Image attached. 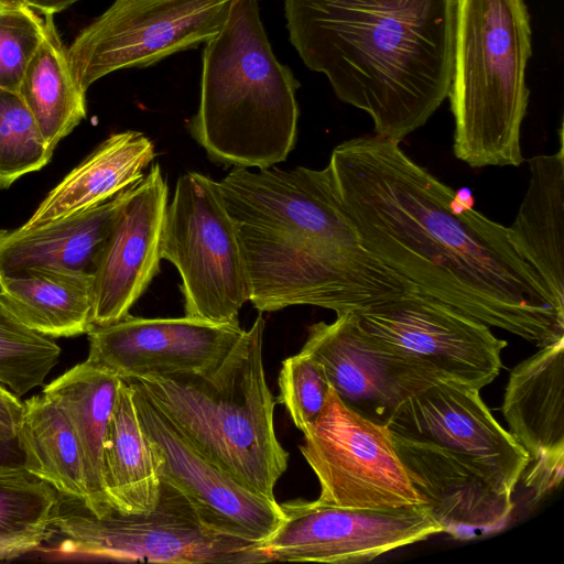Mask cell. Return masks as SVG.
<instances>
[{
    "instance_id": "1",
    "label": "cell",
    "mask_w": 564,
    "mask_h": 564,
    "mask_svg": "<svg viewBox=\"0 0 564 564\" xmlns=\"http://www.w3.org/2000/svg\"><path fill=\"white\" fill-rule=\"evenodd\" d=\"M361 245L419 292L540 347L564 338V313L511 239L473 209L454 214V189L399 142L358 137L327 165Z\"/></svg>"
},
{
    "instance_id": "2",
    "label": "cell",
    "mask_w": 564,
    "mask_h": 564,
    "mask_svg": "<svg viewBox=\"0 0 564 564\" xmlns=\"http://www.w3.org/2000/svg\"><path fill=\"white\" fill-rule=\"evenodd\" d=\"M217 185L260 313L312 305L338 314L420 293L361 245L327 166L234 167Z\"/></svg>"
},
{
    "instance_id": "3",
    "label": "cell",
    "mask_w": 564,
    "mask_h": 564,
    "mask_svg": "<svg viewBox=\"0 0 564 564\" xmlns=\"http://www.w3.org/2000/svg\"><path fill=\"white\" fill-rule=\"evenodd\" d=\"M456 0H285L289 39L335 95L401 142L447 98Z\"/></svg>"
},
{
    "instance_id": "4",
    "label": "cell",
    "mask_w": 564,
    "mask_h": 564,
    "mask_svg": "<svg viewBox=\"0 0 564 564\" xmlns=\"http://www.w3.org/2000/svg\"><path fill=\"white\" fill-rule=\"evenodd\" d=\"M202 62L199 105L187 128L209 160L259 170L285 161L296 141L300 84L273 53L259 0H231Z\"/></svg>"
},
{
    "instance_id": "5",
    "label": "cell",
    "mask_w": 564,
    "mask_h": 564,
    "mask_svg": "<svg viewBox=\"0 0 564 564\" xmlns=\"http://www.w3.org/2000/svg\"><path fill=\"white\" fill-rule=\"evenodd\" d=\"M261 313L224 360L204 373L127 380L204 458L243 487L274 499L289 453L274 427L263 367Z\"/></svg>"
},
{
    "instance_id": "6",
    "label": "cell",
    "mask_w": 564,
    "mask_h": 564,
    "mask_svg": "<svg viewBox=\"0 0 564 564\" xmlns=\"http://www.w3.org/2000/svg\"><path fill=\"white\" fill-rule=\"evenodd\" d=\"M530 14L523 0H456L447 97L454 154L471 167L519 166L530 90Z\"/></svg>"
},
{
    "instance_id": "7",
    "label": "cell",
    "mask_w": 564,
    "mask_h": 564,
    "mask_svg": "<svg viewBox=\"0 0 564 564\" xmlns=\"http://www.w3.org/2000/svg\"><path fill=\"white\" fill-rule=\"evenodd\" d=\"M62 496V495H61ZM56 545L40 549L52 557L150 563H267L261 544L206 525L177 488L161 479L160 499L149 513L111 510L102 517L82 501L62 496L53 520Z\"/></svg>"
},
{
    "instance_id": "8",
    "label": "cell",
    "mask_w": 564,
    "mask_h": 564,
    "mask_svg": "<svg viewBox=\"0 0 564 564\" xmlns=\"http://www.w3.org/2000/svg\"><path fill=\"white\" fill-rule=\"evenodd\" d=\"M161 257L181 275L185 316L239 325L250 299L249 276L217 181L198 172L178 177L166 208Z\"/></svg>"
},
{
    "instance_id": "9",
    "label": "cell",
    "mask_w": 564,
    "mask_h": 564,
    "mask_svg": "<svg viewBox=\"0 0 564 564\" xmlns=\"http://www.w3.org/2000/svg\"><path fill=\"white\" fill-rule=\"evenodd\" d=\"M231 0H115L67 48L73 76L87 91L101 77L148 67L215 36Z\"/></svg>"
},
{
    "instance_id": "10",
    "label": "cell",
    "mask_w": 564,
    "mask_h": 564,
    "mask_svg": "<svg viewBox=\"0 0 564 564\" xmlns=\"http://www.w3.org/2000/svg\"><path fill=\"white\" fill-rule=\"evenodd\" d=\"M319 482L318 500L356 509L422 503L388 424L350 409L330 386L324 408L299 446Z\"/></svg>"
},
{
    "instance_id": "11",
    "label": "cell",
    "mask_w": 564,
    "mask_h": 564,
    "mask_svg": "<svg viewBox=\"0 0 564 564\" xmlns=\"http://www.w3.org/2000/svg\"><path fill=\"white\" fill-rule=\"evenodd\" d=\"M280 507L281 525L261 543L270 562L366 563L442 533L422 503L356 509L294 499Z\"/></svg>"
},
{
    "instance_id": "12",
    "label": "cell",
    "mask_w": 564,
    "mask_h": 564,
    "mask_svg": "<svg viewBox=\"0 0 564 564\" xmlns=\"http://www.w3.org/2000/svg\"><path fill=\"white\" fill-rule=\"evenodd\" d=\"M324 368L350 409L388 424L398 405L438 378H451L421 359L365 332L352 311L308 327L301 349Z\"/></svg>"
},
{
    "instance_id": "13",
    "label": "cell",
    "mask_w": 564,
    "mask_h": 564,
    "mask_svg": "<svg viewBox=\"0 0 564 564\" xmlns=\"http://www.w3.org/2000/svg\"><path fill=\"white\" fill-rule=\"evenodd\" d=\"M352 312L368 334L478 390L502 367L505 339L488 325L421 293Z\"/></svg>"
},
{
    "instance_id": "14",
    "label": "cell",
    "mask_w": 564,
    "mask_h": 564,
    "mask_svg": "<svg viewBox=\"0 0 564 564\" xmlns=\"http://www.w3.org/2000/svg\"><path fill=\"white\" fill-rule=\"evenodd\" d=\"M479 391L454 378H438L405 398L388 425L392 433L468 457L500 492L512 495L529 455L495 419Z\"/></svg>"
},
{
    "instance_id": "15",
    "label": "cell",
    "mask_w": 564,
    "mask_h": 564,
    "mask_svg": "<svg viewBox=\"0 0 564 564\" xmlns=\"http://www.w3.org/2000/svg\"><path fill=\"white\" fill-rule=\"evenodd\" d=\"M132 389L160 478L183 492L202 521L213 530L259 544L270 538L283 521L276 499L249 490L209 463Z\"/></svg>"
},
{
    "instance_id": "16",
    "label": "cell",
    "mask_w": 564,
    "mask_h": 564,
    "mask_svg": "<svg viewBox=\"0 0 564 564\" xmlns=\"http://www.w3.org/2000/svg\"><path fill=\"white\" fill-rule=\"evenodd\" d=\"M240 325L194 317L145 318L130 314L93 326L87 361L121 379L204 373L217 367L243 333Z\"/></svg>"
},
{
    "instance_id": "17",
    "label": "cell",
    "mask_w": 564,
    "mask_h": 564,
    "mask_svg": "<svg viewBox=\"0 0 564 564\" xmlns=\"http://www.w3.org/2000/svg\"><path fill=\"white\" fill-rule=\"evenodd\" d=\"M167 197L158 163L128 188L94 271V326L128 315L158 274Z\"/></svg>"
},
{
    "instance_id": "18",
    "label": "cell",
    "mask_w": 564,
    "mask_h": 564,
    "mask_svg": "<svg viewBox=\"0 0 564 564\" xmlns=\"http://www.w3.org/2000/svg\"><path fill=\"white\" fill-rule=\"evenodd\" d=\"M391 434L412 487L442 532L473 540L506 527L512 495L500 492L479 465L433 442Z\"/></svg>"
},
{
    "instance_id": "19",
    "label": "cell",
    "mask_w": 564,
    "mask_h": 564,
    "mask_svg": "<svg viewBox=\"0 0 564 564\" xmlns=\"http://www.w3.org/2000/svg\"><path fill=\"white\" fill-rule=\"evenodd\" d=\"M501 410L509 433L529 455L521 478L539 499L564 476V338L511 370Z\"/></svg>"
},
{
    "instance_id": "20",
    "label": "cell",
    "mask_w": 564,
    "mask_h": 564,
    "mask_svg": "<svg viewBox=\"0 0 564 564\" xmlns=\"http://www.w3.org/2000/svg\"><path fill=\"white\" fill-rule=\"evenodd\" d=\"M155 155L154 143L142 132L109 135L50 191L22 227L45 225L109 200L140 182Z\"/></svg>"
},
{
    "instance_id": "21",
    "label": "cell",
    "mask_w": 564,
    "mask_h": 564,
    "mask_svg": "<svg viewBox=\"0 0 564 564\" xmlns=\"http://www.w3.org/2000/svg\"><path fill=\"white\" fill-rule=\"evenodd\" d=\"M529 163L530 180L513 224L511 239L539 273L558 310L564 313V145Z\"/></svg>"
},
{
    "instance_id": "22",
    "label": "cell",
    "mask_w": 564,
    "mask_h": 564,
    "mask_svg": "<svg viewBox=\"0 0 564 564\" xmlns=\"http://www.w3.org/2000/svg\"><path fill=\"white\" fill-rule=\"evenodd\" d=\"M127 191L98 206L45 225L0 229V274L37 267L94 274Z\"/></svg>"
},
{
    "instance_id": "23",
    "label": "cell",
    "mask_w": 564,
    "mask_h": 564,
    "mask_svg": "<svg viewBox=\"0 0 564 564\" xmlns=\"http://www.w3.org/2000/svg\"><path fill=\"white\" fill-rule=\"evenodd\" d=\"M0 293L31 329L51 338L87 334L94 326V274L28 268L0 274Z\"/></svg>"
},
{
    "instance_id": "24",
    "label": "cell",
    "mask_w": 564,
    "mask_h": 564,
    "mask_svg": "<svg viewBox=\"0 0 564 564\" xmlns=\"http://www.w3.org/2000/svg\"><path fill=\"white\" fill-rule=\"evenodd\" d=\"M121 378L87 360L51 383L43 393L66 413L82 447L88 501L85 507L102 517L112 510L104 484L102 454Z\"/></svg>"
},
{
    "instance_id": "25",
    "label": "cell",
    "mask_w": 564,
    "mask_h": 564,
    "mask_svg": "<svg viewBox=\"0 0 564 564\" xmlns=\"http://www.w3.org/2000/svg\"><path fill=\"white\" fill-rule=\"evenodd\" d=\"M105 490L113 510L149 513L160 499L161 478L152 444L140 422L133 389L122 379L102 454Z\"/></svg>"
},
{
    "instance_id": "26",
    "label": "cell",
    "mask_w": 564,
    "mask_h": 564,
    "mask_svg": "<svg viewBox=\"0 0 564 564\" xmlns=\"http://www.w3.org/2000/svg\"><path fill=\"white\" fill-rule=\"evenodd\" d=\"M24 469L85 506L88 492L80 444L64 410L43 392L24 401L17 432Z\"/></svg>"
},
{
    "instance_id": "27",
    "label": "cell",
    "mask_w": 564,
    "mask_h": 564,
    "mask_svg": "<svg viewBox=\"0 0 564 564\" xmlns=\"http://www.w3.org/2000/svg\"><path fill=\"white\" fill-rule=\"evenodd\" d=\"M44 37L24 73L19 94L45 142L54 148L86 118V91L76 83L54 14H43Z\"/></svg>"
},
{
    "instance_id": "28",
    "label": "cell",
    "mask_w": 564,
    "mask_h": 564,
    "mask_svg": "<svg viewBox=\"0 0 564 564\" xmlns=\"http://www.w3.org/2000/svg\"><path fill=\"white\" fill-rule=\"evenodd\" d=\"M61 497L25 469L0 475V561L37 551L53 536Z\"/></svg>"
},
{
    "instance_id": "29",
    "label": "cell",
    "mask_w": 564,
    "mask_h": 564,
    "mask_svg": "<svg viewBox=\"0 0 564 564\" xmlns=\"http://www.w3.org/2000/svg\"><path fill=\"white\" fill-rule=\"evenodd\" d=\"M61 347L54 338L22 323L0 293V383L18 397L43 386L57 364Z\"/></svg>"
},
{
    "instance_id": "30",
    "label": "cell",
    "mask_w": 564,
    "mask_h": 564,
    "mask_svg": "<svg viewBox=\"0 0 564 564\" xmlns=\"http://www.w3.org/2000/svg\"><path fill=\"white\" fill-rule=\"evenodd\" d=\"M53 152L20 94L0 87V188L41 170Z\"/></svg>"
},
{
    "instance_id": "31",
    "label": "cell",
    "mask_w": 564,
    "mask_h": 564,
    "mask_svg": "<svg viewBox=\"0 0 564 564\" xmlns=\"http://www.w3.org/2000/svg\"><path fill=\"white\" fill-rule=\"evenodd\" d=\"M276 403L288 410L294 425L306 434L319 416L330 383L323 366L300 350L282 361Z\"/></svg>"
},
{
    "instance_id": "32",
    "label": "cell",
    "mask_w": 564,
    "mask_h": 564,
    "mask_svg": "<svg viewBox=\"0 0 564 564\" xmlns=\"http://www.w3.org/2000/svg\"><path fill=\"white\" fill-rule=\"evenodd\" d=\"M45 33L44 18L21 3H0V87L19 93Z\"/></svg>"
},
{
    "instance_id": "33",
    "label": "cell",
    "mask_w": 564,
    "mask_h": 564,
    "mask_svg": "<svg viewBox=\"0 0 564 564\" xmlns=\"http://www.w3.org/2000/svg\"><path fill=\"white\" fill-rule=\"evenodd\" d=\"M24 412V402L0 383V431L17 436Z\"/></svg>"
},
{
    "instance_id": "34",
    "label": "cell",
    "mask_w": 564,
    "mask_h": 564,
    "mask_svg": "<svg viewBox=\"0 0 564 564\" xmlns=\"http://www.w3.org/2000/svg\"><path fill=\"white\" fill-rule=\"evenodd\" d=\"M24 470V455L17 436L0 431V475Z\"/></svg>"
},
{
    "instance_id": "35",
    "label": "cell",
    "mask_w": 564,
    "mask_h": 564,
    "mask_svg": "<svg viewBox=\"0 0 564 564\" xmlns=\"http://www.w3.org/2000/svg\"><path fill=\"white\" fill-rule=\"evenodd\" d=\"M77 0H0V3L21 2L43 14H55L68 8Z\"/></svg>"
},
{
    "instance_id": "36",
    "label": "cell",
    "mask_w": 564,
    "mask_h": 564,
    "mask_svg": "<svg viewBox=\"0 0 564 564\" xmlns=\"http://www.w3.org/2000/svg\"><path fill=\"white\" fill-rule=\"evenodd\" d=\"M454 198L460 203L466 209H473L475 198L473 192L468 187H460L454 192Z\"/></svg>"
}]
</instances>
